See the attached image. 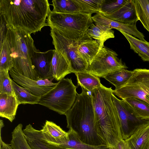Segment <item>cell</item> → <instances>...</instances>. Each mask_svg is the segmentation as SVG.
Here are the masks:
<instances>
[{
    "label": "cell",
    "instance_id": "25",
    "mask_svg": "<svg viewBox=\"0 0 149 149\" xmlns=\"http://www.w3.org/2000/svg\"><path fill=\"white\" fill-rule=\"evenodd\" d=\"M78 86H80L88 92H91L100 86L101 84L99 77L86 71L74 73Z\"/></svg>",
    "mask_w": 149,
    "mask_h": 149
},
{
    "label": "cell",
    "instance_id": "22",
    "mask_svg": "<svg viewBox=\"0 0 149 149\" xmlns=\"http://www.w3.org/2000/svg\"><path fill=\"white\" fill-rule=\"evenodd\" d=\"M113 93L122 99L134 97L142 100L149 104V99L146 97L147 94L136 86L125 85L113 90Z\"/></svg>",
    "mask_w": 149,
    "mask_h": 149
},
{
    "label": "cell",
    "instance_id": "9",
    "mask_svg": "<svg viewBox=\"0 0 149 149\" xmlns=\"http://www.w3.org/2000/svg\"><path fill=\"white\" fill-rule=\"evenodd\" d=\"M112 100L118 115L123 140H126L143 126L149 123V120L136 117L126 102L120 100L113 93Z\"/></svg>",
    "mask_w": 149,
    "mask_h": 149
},
{
    "label": "cell",
    "instance_id": "7",
    "mask_svg": "<svg viewBox=\"0 0 149 149\" xmlns=\"http://www.w3.org/2000/svg\"><path fill=\"white\" fill-rule=\"evenodd\" d=\"M50 35L55 49L67 60L72 73L86 71L88 64L79 56L77 51V43L80 38H68L53 28H51Z\"/></svg>",
    "mask_w": 149,
    "mask_h": 149
},
{
    "label": "cell",
    "instance_id": "29",
    "mask_svg": "<svg viewBox=\"0 0 149 149\" xmlns=\"http://www.w3.org/2000/svg\"><path fill=\"white\" fill-rule=\"evenodd\" d=\"M52 12L69 14L81 13L75 0H53Z\"/></svg>",
    "mask_w": 149,
    "mask_h": 149
},
{
    "label": "cell",
    "instance_id": "24",
    "mask_svg": "<svg viewBox=\"0 0 149 149\" xmlns=\"http://www.w3.org/2000/svg\"><path fill=\"white\" fill-rule=\"evenodd\" d=\"M124 100L135 116L141 119L149 120V104L141 99L130 97Z\"/></svg>",
    "mask_w": 149,
    "mask_h": 149
},
{
    "label": "cell",
    "instance_id": "33",
    "mask_svg": "<svg viewBox=\"0 0 149 149\" xmlns=\"http://www.w3.org/2000/svg\"><path fill=\"white\" fill-rule=\"evenodd\" d=\"M127 0H103L99 13L109 15L117 10L127 2Z\"/></svg>",
    "mask_w": 149,
    "mask_h": 149
},
{
    "label": "cell",
    "instance_id": "3",
    "mask_svg": "<svg viewBox=\"0 0 149 149\" xmlns=\"http://www.w3.org/2000/svg\"><path fill=\"white\" fill-rule=\"evenodd\" d=\"M71 108L65 115L67 127L76 133L83 143L91 146H107L98 135L91 94L82 88Z\"/></svg>",
    "mask_w": 149,
    "mask_h": 149
},
{
    "label": "cell",
    "instance_id": "10",
    "mask_svg": "<svg viewBox=\"0 0 149 149\" xmlns=\"http://www.w3.org/2000/svg\"><path fill=\"white\" fill-rule=\"evenodd\" d=\"M10 74L16 83L27 89L33 95L41 97L56 84L52 82L54 78L35 80L26 77L15 72L12 68L9 70Z\"/></svg>",
    "mask_w": 149,
    "mask_h": 149
},
{
    "label": "cell",
    "instance_id": "2",
    "mask_svg": "<svg viewBox=\"0 0 149 149\" xmlns=\"http://www.w3.org/2000/svg\"><path fill=\"white\" fill-rule=\"evenodd\" d=\"M113 90L102 84L91 92L98 134L108 148L123 140L119 118L112 100Z\"/></svg>",
    "mask_w": 149,
    "mask_h": 149
},
{
    "label": "cell",
    "instance_id": "5",
    "mask_svg": "<svg viewBox=\"0 0 149 149\" xmlns=\"http://www.w3.org/2000/svg\"><path fill=\"white\" fill-rule=\"evenodd\" d=\"M91 15L82 13H49L47 26L57 30L65 37L78 39L84 37L93 23Z\"/></svg>",
    "mask_w": 149,
    "mask_h": 149
},
{
    "label": "cell",
    "instance_id": "35",
    "mask_svg": "<svg viewBox=\"0 0 149 149\" xmlns=\"http://www.w3.org/2000/svg\"><path fill=\"white\" fill-rule=\"evenodd\" d=\"M146 97L147 98L149 99V94H147Z\"/></svg>",
    "mask_w": 149,
    "mask_h": 149
},
{
    "label": "cell",
    "instance_id": "21",
    "mask_svg": "<svg viewBox=\"0 0 149 149\" xmlns=\"http://www.w3.org/2000/svg\"><path fill=\"white\" fill-rule=\"evenodd\" d=\"M118 31L128 40L131 49L137 54L143 61L149 62V42L139 39L121 30Z\"/></svg>",
    "mask_w": 149,
    "mask_h": 149
},
{
    "label": "cell",
    "instance_id": "23",
    "mask_svg": "<svg viewBox=\"0 0 149 149\" xmlns=\"http://www.w3.org/2000/svg\"><path fill=\"white\" fill-rule=\"evenodd\" d=\"M134 71L133 75L125 85L138 86L149 94V69L137 68Z\"/></svg>",
    "mask_w": 149,
    "mask_h": 149
},
{
    "label": "cell",
    "instance_id": "30",
    "mask_svg": "<svg viewBox=\"0 0 149 149\" xmlns=\"http://www.w3.org/2000/svg\"><path fill=\"white\" fill-rule=\"evenodd\" d=\"M137 17L149 32V0H134Z\"/></svg>",
    "mask_w": 149,
    "mask_h": 149
},
{
    "label": "cell",
    "instance_id": "17",
    "mask_svg": "<svg viewBox=\"0 0 149 149\" xmlns=\"http://www.w3.org/2000/svg\"><path fill=\"white\" fill-rule=\"evenodd\" d=\"M51 69L53 78L58 81L72 73L67 60L55 49L51 61Z\"/></svg>",
    "mask_w": 149,
    "mask_h": 149
},
{
    "label": "cell",
    "instance_id": "31",
    "mask_svg": "<svg viewBox=\"0 0 149 149\" xmlns=\"http://www.w3.org/2000/svg\"><path fill=\"white\" fill-rule=\"evenodd\" d=\"M22 127V124L20 123L12 132L10 145L13 149H32L25 139Z\"/></svg>",
    "mask_w": 149,
    "mask_h": 149
},
{
    "label": "cell",
    "instance_id": "12",
    "mask_svg": "<svg viewBox=\"0 0 149 149\" xmlns=\"http://www.w3.org/2000/svg\"><path fill=\"white\" fill-rule=\"evenodd\" d=\"M54 49L42 52L37 49L32 58L33 65L40 79L53 78L51 61Z\"/></svg>",
    "mask_w": 149,
    "mask_h": 149
},
{
    "label": "cell",
    "instance_id": "13",
    "mask_svg": "<svg viewBox=\"0 0 149 149\" xmlns=\"http://www.w3.org/2000/svg\"><path fill=\"white\" fill-rule=\"evenodd\" d=\"M95 23L99 24L109 29L120 30L128 34L138 38L139 40L145 41L143 33L139 31L135 24L122 23L107 18L100 13H96L91 17Z\"/></svg>",
    "mask_w": 149,
    "mask_h": 149
},
{
    "label": "cell",
    "instance_id": "36",
    "mask_svg": "<svg viewBox=\"0 0 149 149\" xmlns=\"http://www.w3.org/2000/svg\"><path fill=\"white\" fill-rule=\"evenodd\" d=\"M147 149H149V146H148V148Z\"/></svg>",
    "mask_w": 149,
    "mask_h": 149
},
{
    "label": "cell",
    "instance_id": "16",
    "mask_svg": "<svg viewBox=\"0 0 149 149\" xmlns=\"http://www.w3.org/2000/svg\"><path fill=\"white\" fill-rule=\"evenodd\" d=\"M19 105L15 95L0 93V116L12 122Z\"/></svg>",
    "mask_w": 149,
    "mask_h": 149
},
{
    "label": "cell",
    "instance_id": "4",
    "mask_svg": "<svg viewBox=\"0 0 149 149\" xmlns=\"http://www.w3.org/2000/svg\"><path fill=\"white\" fill-rule=\"evenodd\" d=\"M10 56L15 71L32 79L40 80L35 71L32 59L37 49L31 34L21 29L7 28Z\"/></svg>",
    "mask_w": 149,
    "mask_h": 149
},
{
    "label": "cell",
    "instance_id": "15",
    "mask_svg": "<svg viewBox=\"0 0 149 149\" xmlns=\"http://www.w3.org/2000/svg\"><path fill=\"white\" fill-rule=\"evenodd\" d=\"M101 14L107 18L124 24H135L139 20L136 14L134 0H127L123 6L113 13Z\"/></svg>",
    "mask_w": 149,
    "mask_h": 149
},
{
    "label": "cell",
    "instance_id": "19",
    "mask_svg": "<svg viewBox=\"0 0 149 149\" xmlns=\"http://www.w3.org/2000/svg\"><path fill=\"white\" fill-rule=\"evenodd\" d=\"M40 130L43 138L49 142L56 143L68 136L67 132L53 122L47 120Z\"/></svg>",
    "mask_w": 149,
    "mask_h": 149
},
{
    "label": "cell",
    "instance_id": "34",
    "mask_svg": "<svg viewBox=\"0 0 149 149\" xmlns=\"http://www.w3.org/2000/svg\"><path fill=\"white\" fill-rule=\"evenodd\" d=\"M9 70H0V93L15 95Z\"/></svg>",
    "mask_w": 149,
    "mask_h": 149
},
{
    "label": "cell",
    "instance_id": "18",
    "mask_svg": "<svg viewBox=\"0 0 149 149\" xmlns=\"http://www.w3.org/2000/svg\"><path fill=\"white\" fill-rule=\"evenodd\" d=\"M68 137L53 144L70 149H109L106 146H93L82 142L77 134L71 129L67 132Z\"/></svg>",
    "mask_w": 149,
    "mask_h": 149
},
{
    "label": "cell",
    "instance_id": "32",
    "mask_svg": "<svg viewBox=\"0 0 149 149\" xmlns=\"http://www.w3.org/2000/svg\"><path fill=\"white\" fill-rule=\"evenodd\" d=\"M77 4L81 13L91 15L99 13L103 0H75Z\"/></svg>",
    "mask_w": 149,
    "mask_h": 149
},
{
    "label": "cell",
    "instance_id": "26",
    "mask_svg": "<svg viewBox=\"0 0 149 149\" xmlns=\"http://www.w3.org/2000/svg\"><path fill=\"white\" fill-rule=\"evenodd\" d=\"M0 70H8L13 68L10 56L11 48L7 29L3 41L0 42Z\"/></svg>",
    "mask_w": 149,
    "mask_h": 149
},
{
    "label": "cell",
    "instance_id": "6",
    "mask_svg": "<svg viewBox=\"0 0 149 149\" xmlns=\"http://www.w3.org/2000/svg\"><path fill=\"white\" fill-rule=\"evenodd\" d=\"M71 79L63 78L41 97L38 104L61 115H65L72 107L78 93Z\"/></svg>",
    "mask_w": 149,
    "mask_h": 149
},
{
    "label": "cell",
    "instance_id": "27",
    "mask_svg": "<svg viewBox=\"0 0 149 149\" xmlns=\"http://www.w3.org/2000/svg\"><path fill=\"white\" fill-rule=\"evenodd\" d=\"M12 83L15 95L19 105L38 104L40 97L33 95L25 88L17 84L13 79Z\"/></svg>",
    "mask_w": 149,
    "mask_h": 149
},
{
    "label": "cell",
    "instance_id": "1",
    "mask_svg": "<svg viewBox=\"0 0 149 149\" xmlns=\"http://www.w3.org/2000/svg\"><path fill=\"white\" fill-rule=\"evenodd\" d=\"M50 11L47 0H0V16L7 28L21 29L30 34L47 26Z\"/></svg>",
    "mask_w": 149,
    "mask_h": 149
},
{
    "label": "cell",
    "instance_id": "28",
    "mask_svg": "<svg viewBox=\"0 0 149 149\" xmlns=\"http://www.w3.org/2000/svg\"><path fill=\"white\" fill-rule=\"evenodd\" d=\"M134 71L123 69L104 76V78L113 84L117 89L125 85L134 73Z\"/></svg>",
    "mask_w": 149,
    "mask_h": 149
},
{
    "label": "cell",
    "instance_id": "14",
    "mask_svg": "<svg viewBox=\"0 0 149 149\" xmlns=\"http://www.w3.org/2000/svg\"><path fill=\"white\" fill-rule=\"evenodd\" d=\"M100 45L96 40H93L87 33L78 41L77 51L79 56L87 63L88 65L100 50Z\"/></svg>",
    "mask_w": 149,
    "mask_h": 149
},
{
    "label": "cell",
    "instance_id": "8",
    "mask_svg": "<svg viewBox=\"0 0 149 149\" xmlns=\"http://www.w3.org/2000/svg\"><path fill=\"white\" fill-rule=\"evenodd\" d=\"M114 51L104 46L88 65L86 72L99 77L127 68Z\"/></svg>",
    "mask_w": 149,
    "mask_h": 149
},
{
    "label": "cell",
    "instance_id": "11",
    "mask_svg": "<svg viewBox=\"0 0 149 149\" xmlns=\"http://www.w3.org/2000/svg\"><path fill=\"white\" fill-rule=\"evenodd\" d=\"M149 145V123L139 129L126 140L109 149H147Z\"/></svg>",
    "mask_w": 149,
    "mask_h": 149
},
{
    "label": "cell",
    "instance_id": "20",
    "mask_svg": "<svg viewBox=\"0 0 149 149\" xmlns=\"http://www.w3.org/2000/svg\"><path fill=\"white\" fill-rule=\"evenodd\" d=\"M87 32L91 38L98 42L100 45V50L104 47V44L105 41L115 37L114 31L112 29L97 24L95 23V25L93 23Z\"/></svg>",
    "mask_w": 149,
    "mask_h": 149
}]
</instances>
